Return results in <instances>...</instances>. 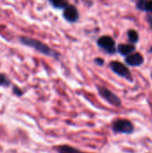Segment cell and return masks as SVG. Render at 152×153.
Wrapping results in <instances>:
<instances>
[{"label":"cell","mask_w":152,"mask_h":153,"mask_svg":"<svg viewBox=\"0 0 152 153\" xmlns=\"http://www.w3.org/2000/svg\"><path fill=\"white\" fill-rule=\"evenodd\" d=\"M20 40L23 45L30 47V48L36 49L37 51H39V52H40V53H42V54H44L46 56L55 57V58H57V56H59L54 49H52L51 48H49L46 44L40 42L39 40L30 39V38H27V37H22L20 39Z\"/></svg>","instance_id":"1"},{"label":"cell","mask_w":152,"mask_h":153,"mask_svg":"<svg viewBox=\"0 0 152 153\" xmlns=\"http://www.w3.org/2000/svg\"><path fill=\"white\" fill-rule=\"evenodd\" d=\"M113 130L116 133H122V134H131L133 131V124L125 119L116 120L113 124Z\"/></svg>","instance_id":"2"},{"label":"cell","mask_w":152,"mask_h":153,"mask_svg":"<svg viewBox=\"0 0 152 153\" xmlns=\"http://www.w3.org/2000/svg\"><path fill=\"white\" fill-rule=\"evenodd\" d=\"M99 92L100 96L102 98H104L111 105L116 106V107H119L121 105L120 99L116 95H115L112 91L108 90L107 88H105V87H99Z\"/></svg>","instance_id":"3"},{"label":"cell","mask_w":152,"mask_h":153,"mask_svg":"<svg viewBox=\"0 0 152 153\" xmlns=\"http://www.w3.org/2000/svg\"><path fill=\"white\" fill-rule=\"evenodd\" d=\"M110 67L118 75L123 76L126 79L132 80V76H131V74H130L128 68L125 65H123L122 63L117 62V61H114L110 64Z\"/></svg>","instance_id":"4"},{"label":"cell","mask_w":152,"mask_h":153,"mask_svg":"<svg viewBox=\"0 0 152 153\" xmlns=\"http://www.w3.org/2000/svg\"><path fill=\"white\" fill-rule=\"evenodd\" d=\"M98 44L100 48L105 49L108 53L115 52V41L112 38L108 36H103L99 39Z\"/></svg>","instance_id":"5"},{"label":"cell","mask_w":152,"mask_h":153,"mask_svg":"<svg viewBox=\"0 0 152 153\" xmlns=\"http://www.w3.org/2000/svg\"><path fill=\"white\" fill-rule=\"evenodd\" d=\"M64 17L66 21H68L70 22H74L79 18V13L74 6L66 5L65 12H64Z\"/></svg>","instance_id":"6"},{"label":"cell","mask_w":152,"mask_h":153,"mask_svg":"<svg viewBox=\"0 0 152 153\" xmlns=\"http://www.w3.org/2000/svg\"><path fill=\"white\" fill-rule=\"evenodd\" d=\"M125 61L128 65L136 66V65H140L143 63V56L141 54L136 53V54H133V55L128 56L125 59Z\"/></svg>","instance_id":"7"},{"label":"cell","mask_w":152,"mask_h":153,"mask_svg":"<svg viewBox=\"0 0 152 153\" xmlns=\"http://www.w3.org/2000/svg\"><path fill=\"white\" fill-rule=\"evenodd\" d=\"M55 149L57 151L58 153H83L82 152L71 147L69 145H59V146H56Z\"/></svg>","instance_id":"8"},{"label":"cell","mask_w":152,"mask_h":153,"mask_svg":"<svg viewBox=\"0 0 152 153\" xmlns=\"http://www.w3.org/2000/svg\"><path fill=\"white\" fill-rule=\"evenodd\" d=\"M134 50V47L133 45L130 44H121L118 46V51L120 54L126 56L129 55L130 53H132Z\"/></svg>","instance_id":"9"},{"label":"cell","mask_w":152,"mask_h":153,"mask_svg":"<svg viewBox=\"0 0 152 153\" xmlns=\"http://www.w3.org/2000/svg\"><path fill=\"white\" fill-rule=\"evenodd\" d=\"M55 8H64L67 5V0H49Z\"/></svg>","instance_id":"10"},{"label":"cell","mask_w":152,"mask_h":153,"mask_svg":"<svg viewBox=\"0 0 152 153\" xmlns=\"http://www.w3.org/2000/svg\"><path fill=\"white\" fill-rule=\"evenodd\" d=\"M128 38H129V39H130L131 42L135 43V42L138 41L139 36H138V33H137L135 30H130V31L128 32Z\"/></svg>","instance_id":"11"},{"label":"cell","mask_w":152,"mask_h":153,"mask_svg":"<svg viewBox=\"0 0 152 153\" xmlns=\"http://www.w3.org/2000/svg\"><path fill=\"white\" fill-rule=\"evenodd\" d=\"M10 83L9 80L7 79V77L3 74H0V86H8Z\"/></svg>","instance_id":"12"},{"label":"cell","mask_w":152,"mask_h":153,"mask_svg":"<svg viewBox=\"0 0 152 153\" xmlns=\"http://www.w3.org/2000/svg\"><path fill=\"white\" fill-rule=\"evenodd\" d=\"M148 0H137V7L141 10H145Z\"/></svg>","instance_id":"13"},{"label":"cell","mask_w":152,"mask_h":153,"mask_svg":"<svg viewBox=\"0 0 152 153\" xmlns=\"http://www.w3.org/2000/svg\"><path fill=\"white\" fill-rule=\"evenodd\" d=\"M146 9L152 12V1H148L147 5H146Z\"/></svg>","instance_id":"14"},{"label":"cell","mask_w":152,"mask_h":153,"mask_svg":"<svg viewBox=\"0 0 152 153\" xmlns=\"http://www.w3.org/2000/svg\"><path fill=\"white\" fill-rule=\"evenodd\" d=\"M95 63L98 64L99 65H102L104 64V61L101 58H97V59H95Z\"/></svg>","instance_id":"15"},{"label":"cell","mask_w":152,"mask_h":153,"mask_svg":"<svg viewBox=\"0 0 152 153\" xmlns=\"http://www.w3.org/2000/svg\"><path fill=\"white\" fill-rule=\"evenodd\" d=\"M13 91H14V93L17 94V95H22V91H21L17 87H14V88H13Z\"/></svg>","instance_id":"16"}]
</instances>
